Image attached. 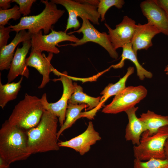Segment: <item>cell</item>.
I'll list each match as a JSON object with an SVG mask.
<instances>
[{
  "instance_id": "4",
  "label": "cell",
  "mask_w": 168,
  "mask_h": 168,
  "mask_svg": "<svg viewBox=\"0 0 168 168\" xmlns=\"http://www.w3.org/2000/svg\"><path fill=\"white\" fill-rule=\"evenodd\" d=\"M45 110L40 98L26 93L24 99L15 106L8 120L11 124L27 130L39 124Z\"/></svg>"
},
{
  "instance_id": "13",
  "label": "cell",
  "mask_w": 168,
  "mask_h": 168,
  "mask_svg": "<svg viewBox=\"0 0 168 168\" xmlns=\"http://www.w3.org/2000/svg\"><path fill=\"white\" fill-rule=\"evenodd\" d=\"M101 139L99 133L96 131L91 121L89 122L86 130L79 135L65 141L58 143L59 147L72 148L83 155L90 149L91 146Z\"/></svg>"
},
{
  "instance_id": "7",
  "label": "cell",
  "mask_w": 168,
  "mask_h": 168,
  "mask_svg": "<svg viewBox=\"0 0 168 168\" xmlns=\"http://www.w3.org/2000/svg\"><path fill=\"white\" fill-rule=\"evenodd\" d=\"M147 94V89L142 86L126 87L115 96L112 102L105 106L102 112L111 114L125 112L134 107Z\"/></svg>"
},
{
  "instance_id": "21",
  "label": "cell",
  "mask_w": 168,
  "mask_h": 168,
  "mask_svg": "<svg viewBox=\"0 0 168 168\" xmlns=\"http://www.w3.org/2000/svg\"><path fill=\"white\" fill-rule=\"evenodd\" d=\"M74 92L70 96L68 104L80 105L85 104L88 105L86 110H91L95 108L100 109L101 97H94L90 96L83 92L82 87L76 82L73 83Z\"/></svg>"
},
{
  "instance_id": "16",
  "label": "cell",
  "mask_w": 168,
  "mask_h": 168,
  "mask_svg": "<svg viewBox=\"0 0 168 168\" xmlns=\"http://www.w3.org/2000/svg\"><path fill=\"white\" fill-rule=\"evenodd\" d=\"M161 33L154 26L148 23L137 24L131 44L135 54L141 49L147 50L152 46V38Z\"/></svg>"
},
{
  "instance_id": "14",
  "label": "cell",
  "mask_w": 168,
  "mask_h": 168,
  "mask_svg": "<svg viewBox=\"0 0 168 168\" xmlns=\"http://www.w3.org/2000/svg\"><path fill=\"white\" fill-rule=\"evenodd\" d=\"M31 49L29 56L26 58V64L27 66L35 68L42 75V81L38 87L39 89H42L49 82L50 73L55 69L50 63L54 54L49 53L46 57L44 54H42L41 51Z\"/></svg>"
},
{
  "instance_id": "15",
  "label": "cell",
  "mask_w": 168,
  "mask_h": 168,
  "mask_svg": "<svg viewBox=\"0 0 168 168\" xmlns=\"http://www.w3.org/2000/svg\"><path fill=\"white\" fill-rule=\"evenodd\" d=\"M21 48L18 47L15 52L7 76L8 82H12L18 76H24L27 78L29 76V70L26 62V56L30 48V40L22 43Z\"/></svg>"
},
{
  "instance_id": "22",
  "label": "cell",
  "mask_w": 168,
  "mask_h": 168,
  "mask_svg": "<svg viewBox=\"0 0 168 168\" xmlns=\"http://www.w3.org/2000/svg\"><path fill=\"white\" fill-rule=\"evenodd\" d=\"M88 107V105L85 104L80 105L68 104L65 113V120L58 132V139L62 133L72 127L77 119L82 117H86L85 112H81L83 109Z\"/></svg>"
},
{
  "instance_id": "24",
  "label": "cell",
  "mask_w": 168,
  "mask_h": 168,
  "mask_svg": "<svg viewBox=\"0 0 168 168\" xmlns=\"http://www.w3.org/2000/svg\"><path fill=\"white\" fill-rule=\"evenodd\" d=\"M134 69L133 67H129L126 74L116 83H110L100 93L102 95L100 100V105L104 106L105 102L110 96L116 95L126 87L125 83L128 77L133 73Z\"/></svg>"
},
{
  "instance_id": "2",
  "label": "cell",
  "mask_w": 168,
  "mask_h": 168,
  "mask_svg": "<svg viewBox=\"0 0 168 168\" xmlns=\"http://www.w3.org/2000/svg\"><path fill=\"white\" fill-rule=\"evenodd\" d=\"M27 141L26 130L5 121L0 129V156L10 164L27 159L31 155Z\"/></svg>"
},
{
  "instance_id": "30",
  "label": "cell",
  "mask_w": 168,
  "mask_h": 168,
  "mask_svg": "<svg viewBox=\"0 0 168 168\" xmlns=\"http://www.w3.org/2000/svg\"><path fill=\"white\" fill-rule=\"evenodd\" d=\"M157 4L165 11L168 17V0H155Z\"/></svg>"
},
{
  "instance_id": "5",
  "label": "cell",
  "mask_w": 168,
  "mask_h": 168,
  "mask_svg": "<svg viewBox=\"0 0 168 168\" xmlns=\"http://www.w3.org/2000/svg\"><path fill=\"white\" fill-rule=\"evenodd\" d=\"M168 138V125L161 128L151 136L145 131L142 134L139 144L133 147L135 159L141 161L151 158L166 159L164 145Z\"/></svg>"
},
{
  "instance_id": "6",
  "label": "cell",
  "mask_w": 168,
  "mask_h": 168,
  "mask_svg": "<svg viewBox=\"0 0 168 168\" xmlns=\"http://www.w3.org/2000/svg\"><path fill=\"white\" fill-rule=\"evenodd\" d=\"M50 1L56 4H60L64 7L68 13L65 31L69 29H78L80 24L77 19L80 17L82 19L88 20L94 24L99 25L100 16L98 12L97 7L83 2L82 0H51Z\"/></svg>"
},
{
  "instance_id": "26",
  "label": "cell",
  "mask_w": 168,
  "mask_h": 168,
  "mask_svg": "<svg viewBox=\"0 0 168 168\" xmlns=\"http://www.w3.org/2000/svg\"><path fill=\"white\" fill-rule=\"evenodd\" d=\"M125 3L123 0H100L97 7L98 12L100 16L101 22L105 20V14L111 7L114 6L118 9L121 8Z\"/></svg>"
},
{
  "instance_id": "28",
  "label": "cell",
  "mask_w": 168,
  "mask_h": 168,
  "mask_svg": "<svg viewBox=\"0 0 168 168\" xmlns=\"http://www.w3.org/2000/svg\"><path fill=\"white\" fill-rule=\"evenodd\" d=\"M36 1V0H12V2H15L19 5L20 11L23 16H27L30 14L32 4Z\"/></svg>"
},
{
  "instance_id": "3",
  "label": "cell",
  "mask_w": 168,
  "mask_h": 168,
  "mask_svg": "<svg viewBox=\"0 0 168 168\" xmlns=\"http://www.w3.org/2000/svg\"><path fill=\"white\" fill-rule=\"evenodd\" d=\"M40 1L45 5L42 12L36 15L21 17L17 24L9 26L12 31L17 33L22 30H27L31 35L43 30L44 35H47L53 30V25L63 16L65 11L58 9L56 4L50 1Z\"/></svg>"
},
{
  "instance_id": "17",
  "label": "cell",
  "mask_w": 168,
  "mask_h": 168,
  "mask_svg": "<svg viewBox=\"0 0 168 168\" xmlns=\"http://www.w3.org/2000/svg\"><path fill=\"white\" fill-rule=\"evenodd\" d=\"M31 35L26 30L16 33L11 42L0 49V70H9L17 46L21 42L30 40Z\"/></svg>"
},
{
  "instance_id": "12",
  "label": "cell",
  "mask_w": 168,
  "mask_h": 168,
  "mask_svg": "<svg viewBox=\"0 0 168 168\" xmlns=\"http://www.w3.org/2000/svg\"><path fill=\"white\" fill-rule=\"evenodd\" d=\"M140 7L142 14L147 19V23L168 36V17L155 0L143 1L141 3Z\"/></svg>"
},
{
  "instance_id": "19",
  "label": "cell",
  "mask_w": 168,
  "mask_h": 168,
  "mask_svg": "<svg viewBox=\"0 0 168 168\" xmlns=\"http://www.w3.org/2000/svg\"><path fill=\"white\" fill-rule=\"evenodd\" d=\"M122 48L123 51L120 61L117 64L112 65V67L114 69L121 68L124 65V61L129 59L135 65L137 69V75L140 79L142 80L145 77L151 78L152 77V73L144 69L138 62L137 55L133 50L131 43L125 44Z\"/></svg>"
},
{
  "instance_id": "32",
  "label": "cell",
  "mask_w": 168,
  "mask_h": 168,
  "mask_svg": "<svg viewBox=\"0 0 168 168\" xmlns=\"http://www.w3.org/2000/svg\"><path fill=\"white\" fill-rule=\"evenodd\" d=\"M10 164L4 158L0 156V168H10Z\"/></svg>"
},
{
  "instance_id": "23",
  "label": "cell",
  "mask_w": 168,
  "mask_h": 168,
  "mask_svg": "<svg viewBox=\"0 0 168 168\" xmlns=\"http://www.w3.org/2000/svg\"><path fill=\"white\" fill-rule=\"evenodd\" d=\"M23 79L21 76L17 82H14L3 84L0 79V106L4 109L7 104L15 99L21 87Z\"/></svg>"
},
{
  "instance_id": "8",
  "label": "cell",
  "mask_w": 168,
  "mask_h": 168,
  "mask_svg": "<svg viewBox=\"0 0 168 168\" xmlns=\"http://www.w3.org/2000/svg\"><path fill=\"white\" fill-rule=\"evenodd\" d=\"M58 76L60 77L54 79V81H60L62 82L63 88V93L60 99L54 103L49 102L47 100L46 94L42 95L41 101L45 110L48 111L58 118L61 126L65 120V113L68 105V102L70 96L74 92V86L70 76L68 75L67 72L64 71L61 73L58 72Z\"/></svg>"
},
{
  "instance_id": "33",
  "label": "cell",
  "mask_w": 168,
  "mask_h": 168,
  "mask_svg": "<svg viewBox=\"0 0 168 168\" xmlns=\"http://www.w3.org/2000/svg\"><path fill=\"white\" fill-rule=\"evenodd\" d=\"M164 150L166 159L168 160V138L166 140L165 144Z\"/></svg>"
},
{
  "instance_id": "29",
  "label": "cell",
  "mask_w": 168,
  "mask_h": 168,
  "mask_svg": "<svg viewBox=\"0 0 168 168\" xmlns=\"http://www.w3.org/2000/svg\"><path fill=\"white\" fill-rule=\"evenodd\" d=\"M12 31L9 26L0 25V49L7 45L10 38L9 33Z\"/></svg>"
},
{
  "instance_id": "9",
  "label": "cell",
  "mask_w": 168,
  "mask_h": 168,
  "mask_svg": "<svg viewBox=\"0 0 168 168\" xmlns=\"http://www.w3.org/2000/svg\"><path fill=\"white\" fill-rule=\"evenodd\" d=\"M47 34L43 35L42 30L31 34V48L42 52L58 54L60 52L56 46L59 43L64 41H69L76 43L79 39L73 35H69L66 32L56 31L53 30Z\"/></svg>"
},
{
  "instance_id": "11",
  "label": "cell",
  "mask_w": 168,
  "mask_h": 168,
  "mask_svg": "<svg viewBox=\"0 0 168 168\" xmlns=\"http://www.w3.org/2000/svg\"><path fill=\"white\" fill-rule=\"evenodd\" d=\"M105 25L108 30L110 40L116 50L131 42L137 26L135 21L127 16L123 17L122 21L114 29L106 23Z\"/></svg>"
},
{
  "instance_id": "31",
  "label": "cell",
  "mask_w": 168,
  "mask_h": 168,
  "mask_svg": "<svg viewBox=\"0 0 168 168\" xmlns=\"http://www.w3.org/2000/svg\"><path fill=\"white\" fill-rule=\"evenodd\" d=\"M11 2H12V0H0V8L3 10L9 9L11 7L10 3Z\"/></svg>"
},
{
  "instance_id": "1",
  "label": "cell",
  "mask_w": 168,
  "mask_h": 168,
  "mask_svg": "<svg viewBox=\"0 0 168 168\" xmlns=\"http://www.w3.org/2000/svg\"><path fill=\"white\" fill-rule=\"evenodd\" d=\"M58 117L45 110L40 122L35 127L26 130L28 148L31 154L58 151Z\"/></svg>"
},
{
  "instance_id": "18",
  "label": "cell",
  "mask_w": 168,
  "mask_h": 168,
  "mask_svg": "<svg viewBox=\"0 0 168 168\" xmlns=\"http://www.w3.org/2000/svg\"><path fill=\"white\" fill-rule=\"evenodd\" d=\"M138 109V107H134L125 112L128 122L125 129V137L127 141H131L135 145L139 144L142 134L147 130L144 125L136 116Z\"/></svg>"
},
{
  "instance_id": "20",
  "label": "cell",
  "mask_w": 168,
  "mask_h": 168,
  "mask_svg": "<svg viewBox=\"0 0 168 168\" xmlns=\"http://www.w3.org/2000/svg\"><path fill=\"white\" fill-rule=\"evenodd\" d=\"M139 119L145 126L149 136L156 133L161 128L168 125V116L158 114L149 110L141 114Z\"/></svg>"
},
{
  "instance_id": "27",
  "label": "cell",
  "mask_w": 168,
  "mask_h": 168,
  "mask_svg": "<svg viewBox=\"0 0 168 168\" xmlns=\"http://www.w3.org/2000/svg\"><path fill=\"white\" fill-rule=\"evenodd\" d=\"M19 7L15 5L12 8L7 10L0 8V25L4 26L11 19L16 21L21 17Z\"/></svg>"
},
{
  "instance_id": "10",
  "label": "cell",
  "mask_w": 168,
  "mask_h": 168,
  "mask_svg": "<svg viewBox=\"0 0 168 168\" xmlns=\"http://www.w3.org/2000/svg\"><path fill=\"white\" fill-rule=\"evenodd\" d=\"M81 27L78 30L71 32L69 35L75 33H82L83 37L76 43L71 44V45L76 47L82 45L86 43L92 42L97 44L104 48L108 53L110 56L116 59L118 54L113 47L110 40L108 34L105 32L101 33L98 30L88 19H83Z\"/></svg>"
},
{
  "instance_id": "25",
  "label": "cell",
  "mask_w": 168,
  "mask_h": 168,
  "mask_svg": "<svg viewBox=\"0 0 168 168\" xmlns=\"http://www.w3.org/2000/svg\"><path fill=\"white\" fill-rule=\"evenodd\" d=\"M134 168H168V160L151 158L146 161L135 159Z\"/></svg>"
},
{
  "instance_id": "34",
  "label": "cell",
  "mask_w": 168,
  "mask_h": 168,
  "mask_svg": "<svg viewBox=\"0 0 168 168\" xmlns=\"http://www.w3.org/2000/svg\"><path fill=\"white\" fill-rule=\"evenodd\" d=\"M164 71L166 72V74L168 75V65L166 67Z\"/></svg>"
}]
</instances>
